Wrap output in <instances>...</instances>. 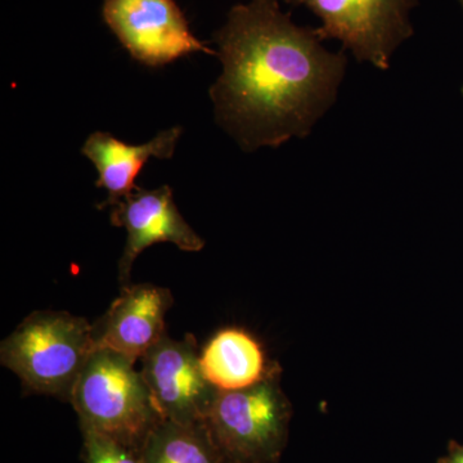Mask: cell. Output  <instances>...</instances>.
I'll use <instances>...</instances> for the list:
<instances>
[{
  "label": "cell",
  "mask_w": 463,
  "mask_h": 463,
  "mask_svg": "<svg viewBox=\"0 0 463 463\" xmlns=\"http://www.w3.org/2000/svg\"><path fill=\"white\" fill-rule=\"evenodd\" d=\"M172 306L170 289L151 283L125 286L108 312L91 325L94 346L142 359L166 336L165 316Z\"/></svg>",
  "instance_id": "9"
},
{
  "label": "cell",
  "mask_w": 463,
  "mask_h": 463,
  "mask_svg": "<svg viewBox=\"0 0 463 463\" xmlns=\"http://www.w3.org/2000/svg\"><path fill=\"white\" fill-rule=\"evenodd\" d=\"M96 350L93 326L66 312H33L0 346V361L29 392L70 402L79 374Z\"/></svg>",
  "instance_id": "3"
},
{
  "label": "cell",
  "mask_w": 463,
  "mask_h": 463,
  "mask_svg": "<svg viewBox=\"0 0 463 463\" xmlns=\"http://www.w3.org/2000/svg\"><path fill=\"white\" fill-rule=\"evenodd\" d=\"M458 2H459V5H461V7L463 9V0H458Z\"/></svg>",
  "instance_id": "15"
},
{
  "label": "cell",
  "mask_w": 463,
  "mask_h": 463,
  "mask_svg": "<svg viewBox=\"0 0 463 463\" xmlns=\"http://www.w3.org/2000/svg\"><path fill=\"white\" fill-rule=\"evenodd\" d=\"M223 71L210 88L216 121L245 152L307 138L336 103L345 51L323 47L277 0L237 5L215 33Z\"/></svg>",
  "instance_id": "1"
},
{
  "label": "cell",
  "mask_w": 463,
  "mask_h": 463,
  "mask_svg": "<svg viewBox=\"0 0 463 463\" xmlns=\"http://www.w3.org/2000/svg\"><path fill=\"white\" fill-rule=\"evenodd\" d=\"M106 25L142 65L160 67L192 53L218 54L192 33L174 0H105Z\"/></svg>",
  "instance_id": "6"
},
{
  "label": "cell",
  "mask_w": 463,
  "mask_h": 463,
  "mask_svg": "<svg viewBox=\"0 0 463 463\" xmlns=\"http://www.w3.org/2000/svg\"><path fill=\"white\" fill-rule=\"evenodd\" d=\"M279 371L273 365L257 385L219 392L205 422L231 463H274L281 457L291 410Z\"/></svg>",
  "instance_id": "4"
},
{
  "label": "cell",
  "mask_w": 463,
  "mask_h": 463,
  "mask_svg": "<svg viewBox=\"0 0 463 463\" xmlns=\"http://www.w3.org/2000/svg\"><path fill=\"white\" fill-rule=\"evenodd\" d=\"M142 463H231L215 443L206 422L163 420L149 434Z\"/></svg>",
  "instance_id": "12"
},
{
  "label": "cell",
  "mask_w": 463,
  "mask_h": 463,
  "mask_svg": "<svg viewBox=\"0 0 463 463\" xmlns=\"http://www.w3.org/2000/svg\"><path fill=\"white\" fill-rule=\"evenodd\" d=\"M111 222L115 227H124L128 233L118 261V279L123 283L129 282L136 259L155 243L172 242L183 251H201L205 246L176 209L169 185L156 190L137 187L112 207Z\"/></svg>",
  "instance_id": "8"
},
{
  "label": "cell",
  "mask_w": 463,
  "mask_h": 463,
  "mask_svg": "<svg viewBox=\"0 0 463 463\" xmlns=\"http://www.w3.org/2000/svg\"><path fill=\"white\" fill-rule=\"evenodd\" d=\"M85 463H142L141 453L91 430H81Z\"/></svg>",
  "instance_id": "13"
},
{
  "label": "cell",
  "mask_w": 463,
  "mask_h": 463,
  "mask_svg": "<svg viewBox=\"0 0 463 463\" xmlns=\"http://www.w3.org/2000/svg\"><path fill=\"white\" fill-rule=\"evenodd\" d=\"M306 7L321 21L322 42L339 41L358 62L386 71L392 58L414 33L411 14L419 0H285Z\"/></svg>",
  "instance_id": "5"
},
{
  "label": "cell",
  "mask_w": 463,
  "mask_h": 463,
  "mask_svg": "<svg viewBox=\"0 0 463 463\" xmlns=\"http://www.w3.org/2000/svg\"><path fill=\"white\" fill-rule=\"evenodd\" d=\"M201 367L206 379L221 392L257 385L269 374L263 347L248 332L225 328L201 352Z\"/></svg>",
  "instance_id": "11"
},
{
  "label": "cell",
  "mask_w": 463,
  "mask_h": 463,
  "mask_svg": "<svg viewBox=\"0 0 463 463\" xmlns=\"http://www.w3.org/2000/svg\"><path fill=\"white\" fill-rule=\"evenodd\" d=\"M134 364L136 359L114 350H94L76 380L70 403L81 430L99 432L141 453L164 419Z\"/></svg>",
  "instance_id": "2"
},
{
  "label": "cell",
  "mask_w": 463,
  "mask_h": 463,
  "mask_svg": "<svg viewBox=\"0 0 463 463\" xmlns=\"http://www.w3.org/2000/svg\"><path fill=\"white\" fill-rule=\"evenodd\" d=\"M440 463H463V446L453 444L449 455L441 459Z\"/></svg>",
  "instance_id": "14"
},
{
  "label": "cell",
  "mask_w": 463,
  "mask_h": 463,
  "mask_svg": "<svg viewBox=\"0 0 463 463\" xmlns=\"http://www.w3.org/2000/svg\"><path fill=\"white\" fill-rule=\"evenodd\" d=\"M181 127L163 130L145 145H128L116 139L109 133L90 134L85 141L81 154L90 158L99 172L96 185L109 192L108 200L100 203L99 209L114 207L125 197L133 194L137 176L149 158H170L181 138Z\"/></svg>",
  "instance_id": "10"
},
{
  "label": "cell",
  "mask_w": 463,
  "mask_h": 463,
  "mask_svg": "<svg viewBox=\"0 0 463 463\" xmlns=\"http://www.w3.org/2000/svg\"><path fill=\"white\" fill-rule=\"evenodd\" d=\"M142 374L164 420L205 422L221 390L206 379L194 335L166 336L143 355Z\"/></svg>",
  "instance_id": "7"
},
{
  "label": "cell",
  "mask_w": 463,
  "mask_h": 463,
  "mask_svg": "<svg viewBox=\"0 0 463 463\" xmlns=\"http://www.w3.org/2000/svg\"><path fill=\"white\" fill-rule=\"evenodd\" d=\"M461 93H462V96H463V87H462V90H461Z\"/></svg>",
  "instance_id": "16"
}]
</instances>
